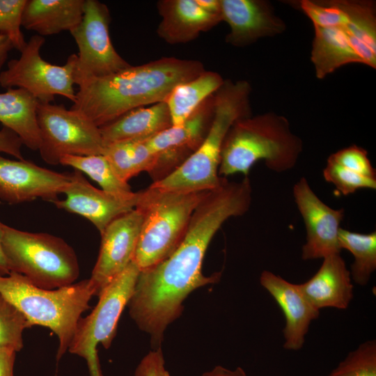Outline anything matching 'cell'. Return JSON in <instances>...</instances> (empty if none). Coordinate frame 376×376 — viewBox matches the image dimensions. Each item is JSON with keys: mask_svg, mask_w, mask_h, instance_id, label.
Instances as JSON below:
<instances>
[{"mask_svg": "<svg viewBox=\"0 0 376 376\" xmlns=\"http://www.w3.org/2000/svg\"><path fill=\"white\" fill-rule=\"evenodd\" d=\"M233 216V207L226 199L207 195L194 211L176 249L139 272L127 306L132 320L150 336L153 344L161 343L164 331L181 315L182 303L192 291L219 281L220 272L210 276L203 274V260L214 235Z\"/></svg>", "mask_w": 376, "mask_h": 376, "instance_id": "6da1fadb", "label": "cell"}, {"mask_svg": "<svg viewBox=\"0 0 376 376\" xmlns=\"http://www.w3.org/2000/svg\"><path fill=\"white\" fill-rule=\"evenodd\" d=\"M205 70L199 61L175 57L130 65L79 83L70 109L101 127L132 109L164 102L176 86Z\"/></svg>", "mask_w": 376, "mask_h": 376, "instance_id": "7a4b0ae2", "label": "cell"}, {"mask_svg": "<svg viewBox=\"0 0 376 376\" xmlns=\"http://www.w3.org/2000/svg\"><path fill=\"white\" fill-rule=\"evenodd\" d=\"M303 151V141L288 119L274 112L242 118L232 125L221 148L219 175L248 176L251 167L264 161L272 171L294 168Z\"/></svg>", "mask_w": 376, "mask_h": 376, "instance_id": "3957f363", "label": "cell"}, {"mask_svg": "<svg viewBox=\"0 0 376 376\" xmlns=\"http://www.w3.org/2000/svg\"><path fill=\"white\" fill-rule=\"evenodd\" d=\"M251 86L246 80H224L214 94L210 126L199 147L175 170L151 186L175 192L211 191L221 183L219 175L223 143L237 120L251 116Z\"/></svg>", "mask_w": 376, "mask_h": 376, "instance_id": "277c9868", "label": "cell"}, {"mask_svg": "<svg viewBox=\"0 0 376 376\" xmlns=\"http://www.w3.org/2000/svg\"><path fill=\"white\" fill-rule=\"evenodd\" d=\"M95 294L88 279L47 290L15 272L0 275V295L25 315L30 327L42 326L56 335L57 360L68 350L77 322Z\"/></svg>", "mask_w": 376, "mask_h": 376, "instance_id": "5b68a950", "label": "cell"}, {"mask_svg": "<svg viewBox=\"0 0 376 376\" xmlns=\"http://www.w3.org/2000/svg\"><path fill=\"white\" fill-rule=\"evenodd\" d=\"M209 191L175 192L151 185L140 191L136 205L143 223L133 261L140 271L168 258L178 246L191 215Z\"/></svg>", "mask_w": 376, "mask_h": 376, "instance_id": "8992f818", "label": "cell"}, {"mask_svg": "<svg viewBox=\"0 0 376 376\" xmlns=\"http://www.w3.org/2000/svg\"><path fill=\"white\" fill-rule=\"evenodd\" d=\"M1 246L10 272L22 274L38 288L67 286L75 283L79 275L75 251L61 237L3 224Z\"/></svg>", "mask_w": 376, "mask_h": 376, "instance_id": "52a82bcc", "label": "cell"}, {"mask_svg": "<svg viewBox=\"0 0 376 376\" xmlns=\"http://www.w3.org/2000/svg\"><path fill=\"white\" fill-rule=\"evenodd\" d=\"M132 260L98 295L99 301L86 318H80L68 350L84 358L90 376H103L97 355V345L108 349L116 335L121 313L127 305L139 274Z\"/></svg>", "mask_w": 376, "mask_h": 376, "instance_id": "ba28073f", "label": "cell"}, {"mask_svg": "<svg viewBox=\"0 0 376 376\" xmlns=\"http://www.w3.org/2000/svg\"><path fill=\"white\" fill-rule=\"evenodd\" d=\"M39 152L45 162L60 164L65 155H102L100 129L80 112L63 104L38 103Z\"/></svg>", "mask_w": 376, "mask_h": 376, "instance_id": "9c48e42d", "label": "cell"}, {"mask_svg": "<svg viewBox=\"0 0 376 376\" xmlns=\"http://www.w3.org/2000/svg\"><path fill=\"white\" fill-rule=\"evenodd\" d=\"M45 41L40 35L32 36L19 58L10 60L7 68L0 72V86L6 89H24L40 102H52L55 95L74 102L77 55L71 54L63 65L47 62L40 54Z\"/></svg>", "mask_w": 376, "mask_h": 376, "instance_id": "30bf717a", "label": "cell"}, {"mask_svg": "<svg viewBox=\"0 0 376 376\" xmlns=\"http://www.w3.org/2000/svg\"><path fill=\"white\" fill-rule=\"evenodd\" d=\"M110 13L106 4L97 0H85L81 23L71 35L78 47L75 82L100 77L130 67L115 49L110 38Z\"/></svg>", "mask_w": 376, "mask_h": 376, "instance_id": "8fae6325", "label": "cell"}, {"mask_svg": "<svg viewBox=\"0 0 376 376\" xmlns=\"http://www.w3.org/2000/svg\"><path fill=\"white\" fill-rule=\"evenodd\" d=\"M292 194L306 229L301 259H323L340 253L342 250L339 245L338 234L345 210L334 209L324 203L315 194L304 177L295 184Z\"/></svg>", "mask_w": 376, "mask_h": 376, "instance_id": "7c38bea8", "label": "cell"}, {"mask_svg": "<svg viewBox=\"0 0 376 376\" xmlns=\"http://www.w3.org/2000/svg\"><path fill=\"white\" fill-rule=\"evenodd\" d=\"M214 112V95L203 102L180 125L171 126L146 141L157 155L150 173L154 182L180 166L201 145L210 126Z\"/></svg>", "mask_w": 376, "mask_h": 376, "instance_id": "4fadbf2b", "label": "cell"}, {"mask_svg": "<svg viewBox=\"0 0 376 376\" xmlns=\"http://www.w3.org/2000/svg\"><path fill=\"white\" fill-rule=\"evenodd\" d=\"M142 223V213L134 208L111 221L101 234L98 257L88 279L95 295L132 261Z\"/></svg>", "mask_w": 376, "mask_h": 376, "instance_id": "5bb4252c", "label": "cell"}, {"mask_svg": "<svg viewBox=\"0 0 376 376\" xmlns=\"http://www.w3.org/2000/svg\"><path fill=\"white\" fill-rule=\"evenodd\" d=\"M70 181V174L47 169L25 159L0 155V200L16 205L41 198L51 203Z\"/></svg>", "mask_w": 376, "mask_h": 376, "instance_id": "9a60e30c", "label": "cell"}, {"mask_svg": "<svg viewBox=\"0 0 376 376\" xmlns=\"http://www.w3.org/2000/svg\"><path fill=\"white\" fill-rule=\"evenodd\" d=\"M70 174V181L63 192L65 199L53 203L58 209L87 219L100 235L111 221L136 207L140 191L116 195L93 187L79 171Z\"/></svg>", "mask_w": 376, "mask_h": 376, "instance_id": "2e32d148", "label": "cell"}, {"mask_svg": "<svg viewBox=\"0 0 376 376\" xmlns=\"http://www.w3.org/2000/svg\"><path fill=\"white\" fill-rule=\"evenodd\" d=\"M222 21L230 27L226 42L244 47L285 32L286 24L265 0H221Z\"/></svg>", "mask_w": 376, "mask_h": 376, "instance_id": "e0dca14e", "label": "cell"}, {"mask_svg": "<svg viewBox=\"0 0 376 376\" xmlns=\"http://www.w3.org/2000/svg\"><path fill=\"white\" fill-rule=\"evenodd\" d=\"M311 60L322 79L342 66L361 63L376 68V52L355 38L345 26H314Z\"/></svg>", "mask_w": 376, "mask_h": 376, "instance_id": "ac0fdd59", "label": "cell"}, {"mask_svg": "<svg viewBox=\"0 0 376 376\" xmlns=\"http://www.w3.org/2000/svg\"><path fill=\"white\" fill-rule=\"evenodd\" d=\"M260 283L274 298L285 317L283 348L289 351L300 350L309 327L318 318L320 311L309 302L299 283L289 282L269 270L261 272Z\"/></svg>", "mask_w": 376, "mask_h": 376, "instance_id": "d6986e66", "label": "cell"}, {"mask_svg": "<svg viewBox=\"0 0 376 376\" xmlns=\"http://www.w3.org/2000/svg\"><path fill=\"white\" fill-rule=\"evenodd\" d=\"M350 269L340 253L323 258L321 266L308 281L299 283L309 302L318 310H345L354 297Z\"/></svg>", "mask_w": 376, "mask_h": 376, "instance_id": "ffe728a7", "label": "cell"}, {"mask_svg": "<svg viewBox=\"0 0 376 376\" xmlns=\"http://www.w3.org/2000/svg\"><path fill=\"white\" fill-rule=\"evenodd\" d=\"M157 7L162 17L157 35L171 45L194 40L222 21L220 15L207 13L195 0H161Z\"/></svg>", "mask_w": 376, "mask_h": 376, "instance_id": "44dd1931", "label": "cell"}, {"mask_svg": "<svg viewBox=\"0 0 376 376\" xmlns=\"http://www.w3.org/2000/svg\"><path fill=\"white\" fill-rule=\"evenodd\" d=\"M171 126L168 107L162 102L132 109L100 129L105 147L126 141H146Z\"/></svg>", "mask_w": 376, "mask_h": 376, "instance_id": "7402d4cb", "label": "cell"}, {"mask_svg": "<svg viewBox=\"0 0 376 376\" xmlns=\"http://www.w3.org/2000/svg\"><path fill=\"white\" fill-rule=\"evenodd\" d=\"M85 0H26L22 26L42 37L71 31L81 22Z\"/></svg>", "mask_w": 376, "mask_h": 376, "instance_id": "603a6c76", "label": "cell"}, {"mask_svg": "<svg viewBox=\"0 0 376 376\" xmlns=\"http://www.w3.org/2000/svg\"><path fill=\"white\" fill-rule=\"evenodd\" d=\"M38 100L22 88H8L0 93V123L14 132L23 145L38 150L40 130L37 120Z\"/></svg>", "mask_w": 376, "mask_h": 376, "instance_id": "cb8c5ba5", "label": "cell"}, {"mask_svg": "<svg viewBox=\"0 0 376 376\" xmlns=\"http://www.w3.org/2000/svg\"><path fill=\"white\" fill-rule=\"evenodd\" d=\"M224 80L219 73L205 70L195 78L176 86L164 101L172 126L182 125L203 102L219 89Z\"/></svg>", "mask_w": 376, "mask_h": 376, "instance_id": "d4e9b609", "label": "cell"}, {"mask_svg": "<svg viewBox=\"0 0 376 376\" xmlns=\"http://www.w3.org/2000/svg\"><path fill=\"white\" fill-rule=\"evenodd\" d=\"M102 155L109 160L119 178L125 182L147 171L154 170L157 155L147 146L146 141H126L104 147Z\"/></svg>", "mask_w": 376, "mask_h": 376, "instance_id": "484cf974", "label": "cell"}, {"mask_svg": "<svg viewBox=\"0 0 376 376\" xmlns=\"http://www.w3.org/2000/svg\"><path fill=\"white\" fill-rule=\"evenodd\" d=\"M340 247L354 256L350 272L352 280L364 286L376 269V232L360 233L340 228L338 234Z\"/></svg>", "mask_w": 376, "mask_h": 376, "instance_id": "4316f807", "label": "cell"}, {"mask_svg": "<svg viewBox=\"0 0 376 376\" xmlns=\"http://www.w3.org/2000/svg\"><path fill=\"white\" fill-rule=\"evenodd\" d=\"M60 164L85 173L107 192L116 195H128L133 192L128 182L119 178L104 155H65L61 158Z\"/></svg>", "mask_w": 376, "mask_h": 376, "instance_id": "83f0119b", "label": "cell"}, {"mask_svg": "<svg viewBox=\"0 0 376 376\" xmlns=\"http://www.w3.org/2000/svg\"><path fill=\"white\" fill-rule=\"evenodd\" d=\"M347 15L346 24L351 33L376 52L375 3L364 0H335Z\"/></svg>", "mask_w": 376, "mask_h": 376, "instance_id": "f1b7e54d", "label": "cell"}, {"mask_svg": "<svg viewBox=\"0 0 376 376\" xmlns=\"http://www.w3.org/2000/svg\"><path fill=\"white\" fill-rule=\"evenodd\" d=\"M30 327L25 315L0 295V347L20 351L23 331Z\"/></svg>", "mask_w": 376, "mask_h": 376, "instance_id": "f546056e", "label": "cell"}, {"mask_svg": "<svg viewBox=\"0 0 376 376\" xmlns=\"http://www.w3.org/2000/svg\"><path fill=\"white\" fill-rule=\"evenodd\" d=\"M328 376H376V340H366L350 352Z\"/></svg>", "mask_w": 376, "mask_h": 376, "instance_id": "4dcf8cb0", "label": "cell"}, {"mask_svg": "<svg viewBox=\"0 0 376 376\" xmlns=\"http://www.w3.org/2000/svg\"><path fill=\"white\" fill-rule=\"evenodd\" d=\"M322 174L324 179L332 184L344 196L354 194L361 189H376V178L359 175L329 158Z\"/></svg>", "mask_w": 376, "mask_h": 376, "instance_id": "1f68e13d", "label": "cell"}, {"mask_svg": "<svg viewBox=\"0 0 376 376\" xmlns=\"http://www.w3.org/2000/svg\"><path fill=\"white\" fill-rule=\"evenodd\" d=\"M299 6L311 19L313 26H340L349 22L347 15L337 5L335 0H302L299 3Z\"/></svg>", "mask_w": 376, "mask_h": 376, "instance_id": "d6a6232c", "label": "cell"}, {"mask_svg": "<svg viewBox=\"0 0 376 376\" xmlns=\"http://www.w3.org/2000/svg\"><path fill=\"white\" fill-rule=\"evenodd\" d=\"M26 0H0V34L6 36L15 49L22 51L26 45L21 31Z\"/></svg>", "mask_w": 376, "mask_h": 376, "instance_id": "836d02e7", "label": "cell"}, {"mask_svg": "<svg viewBox=\"0 0 376 376\" xmlns=\"http://www.w3.org/2000/svg\"><path fill=\"white\" fill-rule=\"evenodd\" d=\"M328 158L359 175L376 178V171L368 158V152L361 147L352 145L338 150Z\"/></svg>", "mask_w": 376, "mask_h": 376, "instance_id": "e575fe53", "label": "cell"}, {"mask_svg": "<svg viewBox=\"0 0 376 376\" xmlns=\"http://www.w3.org/2000/svg\"><path fill=\"white\" fill-rule=\"evenodd\" d=\"M135 376H170L164 366L161 348L150 351L136 368Z\"/></svg>", "mask_w": 376, "mask_h": 376, "instance_id": "d590c367", "label": "cell"}, {"mask_svg": "<svg viewBox=\"0 0 376 376\" xmlns=\"http://www.w3.org/2000/svg\"><path fill=\"white\" fill-rule=\"evenodd\" d=\"M23 143L12 130L3 127L0 130V153L8 154L17 159H24L22 153Z\"/></svg>", "mask_w": 376, "mask_h": 376, "instance_id": "8d00e7d4", "label": "cell"}, {"mask_svg": "<svg viewBox=\"0 0 376 376\" xmlns=\"http://www.w3.org/2000/svg\"><path fill=\"white\" fill-rule=\"evenodd\" d=\"M16 352L0 347V376H14Z\"/></svg>", "mask_w": 376, "mask_h": 376, "instance_id": "74e56055", "label": "cell"}, {"mask_svg": "<svg viewBox=\"0 0 376 376\" xmlns=\"http://www.w3.org/2000/svg\"><path fill=\"white\" fill-rule=\"evenodd\" d=\"M202 376H248L241 367L231 370L221 366H217L211 370L205 372Z\"/></svg>", "mask_w": 376, "mask_h": 376, "instance_id": "f35d334b", "label": "cell"}, {"mask_svg": "<svg viewBox=\"0 0 376 376\" xmlns=\"http://www.w3.org/2000/svg\"><path fill=\"white\" fill-rule=\"evenodd\" d=\"M13 48L11 40L6 36L0 34V72L8 58L10 51Z\"/></svg>", "mask_w": 376, "mask_h": 376, "instance_id": "ab89813d", "label": "cell"}, {"mask_svg": "<svg viewBox=\"0 0 376 376\" xmlns=\"http://www.w3.org/2000/svg\"><path fill=\"white\" fill-rule=\"evenodd\" d=\"M203 10L214 15H221V0H195Z\"/></svg>", "mask_w": 376, "mask_h": 376, "instance_id": "60d3db41", "label": "cell"}, {"mask_svg": "<svg viewBox=\"0 0 376 376\" xmlns=\"http://www.w3.org/2000/svg\"><path fill=\"white\" fill-rule=\"evenodd\" d=\"M3 224L0 221V275L6 276L10 273V270L7 265L1 246Z\"/></svg>", "mask_w": 376, "mask_h": 376, "instance_id": "b9f144b4", "label": "cell"}]
</instances>
